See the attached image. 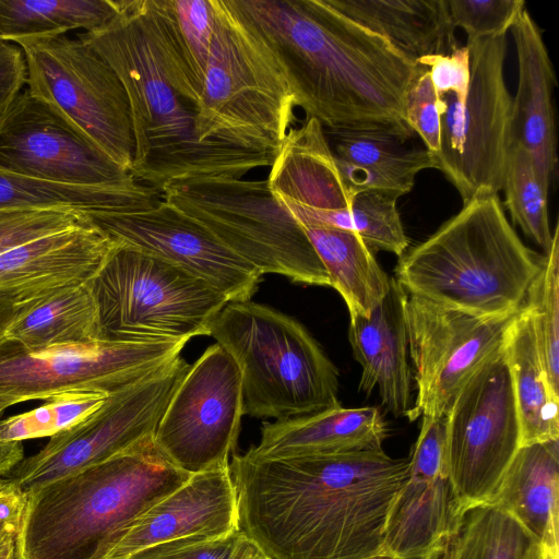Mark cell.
<instances>
[{"label":"cell","instance_id":"obj_40","mask_svg":"<svg viewBox=\"0 0 559 559\" xmlns=\"http://www.w3.org/2000/svg\"><path fill=\"white\" fill-rule=\"evenodd\" d=\"M453 26L461 27L467 40L507 35L525 9L523 0H447Z\"/></svg>","mask_w":559,"mask_h":559},{"label":"cell","instance_id":"obj_34","mask_svg":"<svg viewBox=\"0 0 559 559\" xmlns=\"http://www.w3.org/2000/svg\"><path fill=\"white\" fill-rule=\"evenodd\" d=\"M335 157L376 171L415 179L433 168L432 153L426 148H408L405 139L385 131L324 130Z\"/></svg>","mask_w":559,"mask_h":559},{"label":"cell","instance_id":"obj_45","mask_svg":"<svg viewBox=\"0 0 559 559\" xmlns=\"http://www.w3.org/2000/svg\"><path fill=\"white\" fill-rule=\"evenodd\" d=\"M26 82L23 50L11 41L0 40V115L17 97Z\"/></svg>","mask_w":559,"mask_h":559},{"label":"cell","instance_id":"obj_47","mask_svg":"<svg viewBox=\"0 0 559 559\" xmlns=\"http://www.w3.org/2000/svg\"><path fill=\"white\" fill-rule=\"evenodd\" d=\"M28 302H15L0 297V338L3 337L8 326L27 307Z\"/></svg>","mask_w":559,"mask_h":559},{"label":"cell","instance_id":"obj_37","mask_svg":"<svg viewBox=\"0 0 559 559\" xmlns=\"http://www.w3.org/2000/svg\"><path fill=\"white\" fill-rule=\"evenodd\" d=\"M397 199L388 192H359L348 211L336 214L331 227L356 234L371 251H388L400 258L409 241L396 206Z\"/></svg>","mask_w":559,"mask_h":559},{"label":"cell","instance_id":"obj_26","mask_svg":"<svg viewBox=\"0 0 559 559\" xmlns=\"http://www.w3.org/2000/svg\"><path fill=\"white\" fill-rule=\"evenodd\" d=\"M559 440L522 445L489 500L540 546L558 552Z\"/></svg>","mask_w":559,"mask_h":559},{"label":"cell","instance_id":"obj_32","mask_svg":"<svg viewBox=\"0 0 559 559\" xmlns=\"http://www.w3.org/2000/svg\"><path fill=\"white\" fill-rule=\"evenodd\" d=\"M121 0H0V40L98 29L120 11Z\"/></svg>","mask_w":559,"mask_h":559},{"label":"cell","instance_id":"obj_20","mask_svg":"<svg viewBox=\"0 0 559 559\" xmlns=\"http://www.w3.org/2000/svg\"><path fill=\"white\" fill-rule=\"evenodd\" d=\"M238 530L237 497L229 464L191 475L126 530L106 559H127L150 546Z\"/></svg>","mask_w":559,"mask_h":559},{"label":"cell","instance_id":"obj_43","mask_svg":"<svg viewBox=\"0 0 559 559\" xmlns=\"http://www.w3.org/2000/svg\"><path fill=\"white\" fill-rule=\"evenodd\" d=\"M241 535L239 530L221 536H190L159 543L127 559H229Z\"/></svg>","mask_w":559,"mask_h":559},{"label":"cell","instance_id":"obj_23","mask_svg":"<svg viewBox=\"0 0 559 559\" xmlns=\"http://www.w3.org/2000/svg\"><path fill=\"white\" fill-rule=\"evenodd\" d=\"M518 56V91L512 98L511 143L530 154L543 187L556 176L557 132L552 104L556 76L542 32L524 9L511 26Z\"/></svg>","mask_w":559,"mask_h":559},{"label":"cell","instance_id":"obj_39","mask_svg":"<svg viewBox=\"0 0 559 559\" xmlns=\"http://www.w3.org/2000/svg\"><path fill=\"white\" fill-rule=\"evenodd\" d=\"M180 53L203 87L214 33L212 0H158Z\"/></svg>","mask_w":559,"mask_h":559},{"label":"cell","instance_id":"obj_50","mask_svg":"<svg viewBox=\"0 0 559 559\" xmlns=\"http://www.w3.org/2000/svg\"><path fill=\"white\" fill-rule=\"evenodd\" d=\"M12 488L13 486L5 478H0V497L8 493Z\"/></svg>","mask_w":559,"mask_h":559},{"label":"cell","instance_id":"obj_41","mask_svg":"<svg viewBox=\"0 0 559 559\" xmlns=\"http://www.w3.org/2000/svg\"><path fill=\"white\" fill-rule=\"evenodd\" d=\"M87 222L86 215L58 210L0 211V253Z\"/></svg>","mask_w":559,"mask_h":559},{"label":"cell","instance_id":"obj_36","mask_svg":"<svg viewBox=\"0 0 559 559\" xmlns=\"http://www.w3.org/2000/svg\"><path fill=\"white\" fill-rule=\"evenodd\" d=\"M540 271L532 282L523 307L528 312L549 382L559 394V226L544 254Z\"/></svg>","mask_w":559,"mask_h":559},{"label":"cell","instance_id":"obj_25","mask_svg":"<svg viewBox=\"0 0 559 559\" xmlns=\"http://www.w3.org/2000/svg\"><path fill=\"white\" fill-rule=\"evenodd\" d=\"M388 433L386 421L378 407L338 405L264 423L259 444L248 451L265 457L369 451L382 449Z\"/></svg>","mask_w":559,"mask_h":559},{"label":"cell","instance_id":"obj_42","mask_svg":"<svg viewBox=\"0 0 559 559\" xmlns=\"http://www.w3.org/2000/svg\"><path fill=\"white\" fill-rule=\"evenodd\" d=\"M404 118L408 128L420 136L426 150L431 153L440 150L441 102L425 66L420 64L406 91Z\"/></svg>","mask_w":559,"mask_h":559},{"label":"cell","instance_id":"obj_48","mask_svg":"<svg viewBox=\"0 0 559 559\" xmlns=\"http://www.w3.org/2000/svg\"><path fill=\"white\" fill-rule=\"evenodd\" d=\"M229 559H270L250 538L241 533Z\"/></svg>","mask_w":559,"mask_h":559},{"label":"cell","instance_id":"obj_29","mask_svg":"<svg viewBox=\"0 0 559 559\" xmlns=\"http://www.w3.org/2000/svg\"><path fill=\"white\" fill-rule=\"evenodd\" d=\"M3 337L28 349L102 341L96 304L87 283L61 287L32 300Z\"/></svg>","mask_w":559,"mask_h":559},{"label":"cell","instance_id":"obj_33","mask_svg":"<svg viewBox=\"0 0 559 559\" xmlns=\"http://www.w3.org/2000/svg\"><path fill=\"white\" fill-rule=\"evenodd\" d=\"M536 545L511 515L483 503L463 514L441 555L443 559H530Z\"/></svg>","mask_w":559,"mask_h":559},{"label":"cell","instance_id":"obj_7","mask_svg":"<svg viewBox=\"0 0 559 559\" xmlns=\"http://www.w3.org/2000/svg\"><path fill=\"white\" fill-rule=\"evenodd\" d=\"M214 33L195 130L201 142L276 157L295 121V99L271 50L229 0H212Z\"/></svg>","mask_w":559,"mask_h":559},{"label":"cell","instance_id":"obj_14","mask_svg":"<svg viewBox=\"0 0 559 559\" xmlns=\"http://www.w3.org/2000/svg\"><path fill=\"white\" fill-rule=\"evenodd\" d=\"M188 341L57 345L28 349L0 338V411L71 391L111 393L180 356Z\"/></svg>","mask_w":559,"mask_h":559},{"label":"cell","instance_id":"obj_35","mask_svg":"<svg viewBox=\"0 0 559 559\" xmlns=\"http://www.w3.org/2000/svg\"><path fill=\"white\" fill-rule=\"evenodd\" d=\"M504 204L512 223L547 254L552 243L547 197L527 151L511 143L503 176Z\"/></svg>","mask_w":559,"mask_h":559},{"label":"cell","instance_id":"obj_44","mask_svg":"<svg viewBox=\"0 0 559 559\" xmlns=\"http://www.w3.org/2000/svg\"><path fill=\"white\" fill-rule=\"evenodd\" d=\"M418 64L428 69L438 96L452 93L464 103L471 81L469 51L466 46L457 47L449 55L425 57Z\"/></svg>","mask_w":559,"mask_h":559},{"label":"cell","instance_id":"obj_4","mask_svg":"<svg viewBox=\"0 0 559 559\" xmlns=\"http://www.w3.org/2000/svg\"><path fill=\"white\" fill-rule=\"evenodd\" d=\"M191 475L154 439L24 495L15 559H106L126 530Z\"/></svg>","mask_w":559,"mask_h":559},{"label":"cell","instance_id":"obj_1","mask_svg":"<svg viewBox=\"0 0 559 559\" xmlns=\"http://www.w3.org/2000/svg\"><path fill=\"white\" fill-rule=\"evenodd\" d=\"M408 468L383 449L234 454L238 530L270 559H373Z\"/></svg>","mask_w":559,"mask_h":559},{"label":"cell","instance_id":"obj_19","mask_svg":"<svg viewBox=\"0 0 559 559\" xmlns=\"http://www.w3.org/2000/svg\"><path fill=\"white\" fill-rule=\"evenodd\" d=\"M408 475L388 515L383 555L439 558L462 520L447 460L445 416L421 417Z\"/></svg>","mask_w":559,"mask_h":559},{"label":"cell","instance_id":"obj_18","mask_svg":"<svg viewBox=\"0 0 559 559\" xmlns=\"http://www.w3.org/2000/svg\"><path fill=\"white\" fill-rule=\"evenodd\" d=\"M86 217L115 245L165 260L203 280L229 301L250 300L262 280L258 270L164 200L139 211Z\"/></svg>","mask_w":559,"mask_h":559},{"label":"cell","instance_id":"obj_38","mask_svg":"<svg viewBox=\"0 0 559 559\" xmlns=\"http://www.w3.org/2000/svg\"><path fill=\"white\" fill-rule=\"evenodd\" d=\"M108 394L95 391H71L45 400L29 412L0 420V441H19L53 437L66 431L95 411Z\"/></svg>","mask_w":559,"mask_h":559},{"label":"cell","instance_id":"obj_22","mask_svg":"<svg viewBox=\"0 0 559 559\" xmlns=\"http://www.w3.org/2000/svg\"><path fill=\"white\" fill-rule=\"evenodd\" d=\"M114 247L87 221L11 248L0 253V297L22 304L61 287L85 284Z\"/></svg>","mask_w":559,"mask_h":559},{"label":"cell","instance_id":"obj_24","mask_svg":"<svg viewBox=\"0 0 559 559\" xmlns=\"http://www.w3.org/2000/svg\"><path fill=\"white\" fill-rule=\"evenodd\" d=\"M408 294L390 278L384 298L367 316L349 318L348 341L361 366L359 391L377 386L381 403L395 416L411 408L412 372L407 361L408 338L405 305Z\"/></svg>","mask_w":559,"mask_h":559},{"label":"cell","instance_id":"obj_3","mask_svg":"<svg viewBox=\"0 0 559 559\" xmlns=\"http://www.w3.org/2000/svg\"><path fill=\"white\" fill-rule=\"evenodd\" d=\"M79 37L124 87L134 142L131 174L141 183L162 193L171 182L243 178L273 164L272 154L198 139L202 85L170 35L158 0H121L109 23Z\"/></svg>","mask_w":559,"mask_h":559},{"label":"cell","instance_id":"obj_2","mask_svg":"<svg viewBox=\"0 0 559 559\" xmlns=\"http://www.w3.org/2000/svg\"><path fill=\"white\" fill-rule=\"evenodd\" d=\"M271 50L296 107L324 130L413 135L404 98L420 64L325 0H229Z\"/></svg>","mask_w":559,"mask_h":559},{"label":"cell","instance_id":"obj_17","mask_svg":"<svg viewBox=\"0 0 559 559\" xmlns=\"http://www.w3.org/2000/svg\"><path fill=\"white\" fill-rule=\"evenodd\" d=\"M0 169L69 186L143 185L111 160L59 108L28 88L0 115Z\"/></svg>","mask_w":559,"mask_h":559},{"label":"cell","instance_id":"obj_28","mask_svg":"<svg viewBox=\"0 0 559 559\" xmlns=\"http://www.w3.org/2000/svg\"><path fill=\"white\" fill-rule=\"evenodd\" d=\"M503 350L520 419L521 447L559 440V394L549 382L524 307L508 328Z\"/></svg>","mask_w":559,"mask_h":559},{"label":"cell","instance_id":"obj_15","mask_svg":"<svg viewBox=\"0 0 559 559\" xmlns=\"http://www.w3.org/2000/svg\"><path fill=\"white\" fill-rule=\"evenodd\" d=\"M243 408L241 374L218 343L190 365L154 436L157 449L193 475L229 464Z\"/></svg>","mask_w":559,"mask_h":559},{"label":"cell","instance_id":"obj_8","mask_svg":"<svg viewBox=\"0 0 559 559\" xmlns=\"http://www.w3.org/2000/svg\"><path fill=\"white\" fill-rule=\"evenodd\" d=\"M87 285L96 304L100 340L111 343L210 335L212 322L229 302L189 272L119 245Z\"/></svg>","mask_w":559,"mask_h":559},{"label":"cell","instance_id":"obj_30","mask_svg":"<svg viewBox=\"0 0 559 559\" xmlns=\"http://www.w3.org/2000/svg\"><path fill=\"white\" fill-rule=\"evenodd\" d=\"M163 200L154 188L69 186L23 177L0 169V211L58 210L81 214L131 212Z\"/></svg>","mask_w":559,"mask_h":559},{"label":"cell","instance_id":"obj_9","mask_svg":"<svg viewBox=\"0 0 559 559\" xmlns=\"http://www.w3.org/2000/svg\"><path fill=\"white\" fill-rule=\"evenodd\" d=\"M163 200L199 223L262 275L330 286L305 230L271 191L267 180L206 178L176 181Z\"/></svg>","mask_w":559,"mask_h":559},{"label":"cell","instance_id":"obj_52","mask_svg":"<svg viewBox=\"0 0 559 559\" xmlns=\"http://www.w3.org/2000/svg\"><path fill=\"white\" fill-rule=\"evenodd\" d=\"M373 559H395V558L386 556V555H381V556H378V557H376Z\"/></svg>","mask_w":559,"mask_h":559},{"label":"cell","instance_id":"obj_10","mask_svg":"<svg viewBox=\"0 0 559 559\" xmlns=\"http://www.w3.org/2000/svg\"><path fill=\"white\" fill-rule=\"evenodd\" d=\"M471 81L464 103L454 94L441 102L440 150L433 168L455 187L463 204L481 195L498 194L511 145L512 97L503 64L507 37L467 40Z\"/></svg>","mask_w":559,"mask_h":559},{"label":"cell","instance_id":"obj_51","mask_svg":"<svg viewBox=\"0 0 559 559\" xmlns=\"http://www.w3.org/2000/svg\"><path fill=\"white\" fill-rule=\"evenodd\" d=\"M542 549V559H558V552Z\"/></svg>","mask_w":559,"mask_h":559},{"label":"cell","instance_id":"obj_21","mask_svg":"<svg viewBox=\"0 0 559 559\" xmlns=\"http://www.w3.org/2000/svg\"><path fill=\"white\" fill-rule=\"evenodd\" d=\"M270 168L271 191L301 227H330L357 194L343 180L324 129L314 118L288 131Z\"/></svg>","mask_w":559,"mask_h":559},{"label":"cell","instance_id":"obj_31","mask_svg":"<svg viewBox=\"0 0 559 559\" xmlns=\"http://www.w3.org/2000/svg\"><path fill=\"white\" fill-rule=\"evenodd\" d=\"M302 229L328 273L330 286L344 299L349 318L367 317L386 295L391 278L373 251L347 230L325 226Z\"/></svg>","mask_w":559,"mask_h":559},{"label":"cell","instance_id":"obj_16","mask_svg":"<svg viewBox=\"0 0 559 559\" xmlns=\"http://www.w3.org/2000/svg\"><path fill=\"white\" fill-rule=\"evenodd\" d=\"M514 317H477L408 295L405 321L417 391L408 420L447 416L468 379L502 347Z\"/></svg>","mask_w":559,"mask_h":559},{"label":"cell","instance_id":"obj_27","mask_svg":"<svg viewBox=\"0 0 559 559\" xmlns=\"http://www.w3.org/2000/svg\"><path fill=\"white\" fill-rule=\"evenodd\" d=\"M326 4L385 39L412 63L449 55L456 44L447 0H325Z\"/></svg>","mask_w":559,"mask_h":559},{"label":"cell","instance_id":"obj_6","mask_svg":"<svg viewBox=\"0 0 559 559\" xmlns=\"http://www.w3.org/2000/svg\"><path fill=\"white\" fill-rule=\"evenodd\" d=\"M210 335L239 368L243 415L278 420L341 405L337 367L292 317L251 300L229 301Z\"/></svg>","mask_w":559,"mask_h":559},{"label":"cell","instance_id":"obj_5","mask_svg":"<svg viewBox=\"0 0 559 559\" xmlns=\"http://www.w3.org/2000/svg\"><path fill=\"white\" fill-rule=\"evenodd\" d=\"M544 258L522 242L499 195H481L406 250L394 278L409 296L502 318L521 310Z\"/></svg>","mask_w":559,"mask_h":559},{"label":"cell","instance_id":"obj_11","mask_svg":"<svg viewBox=\"0 0 559 559\" xmlns=\"http://www.w3.org/2000/svg\"><path fill=\"white\" fill-rule=\"evenodd\" d=\"M190 365L173 361L108 394L104 404L74 427L24 457L5 478L26 495L154 439L157 426Z\"/></svg>","mask_w":559,"mask_h":559},{"label":"cell","instance_id":"obj_12","mask_svg":"<svg viewBox=\"0 0 559 559\" xmlns=\"http://www.w3.org/2000/svg\"><path fill=\"white\" fill-rule=\"evenodd\" d=\"M28 90L71 119L111 160L131 173L133 133L124 87L86 41L66 34L17 40Z\"/></svg>","mask_w":559,"mask_h":559},{"label":"cell","instance_id":"obj_49","mask_svg":"<svg viewBox=\"0 0 559 559\" xmlns=\"http://www.w3.org/2000/svg\"><path fill=\"white\" fill-rule=\"evenodd\" d=\"M16 533H9L0 537V559H15Z\"/></svg>","mask_w":559,"mask_h":559},{"label":"cell","instance_id":"obj_13","mask_svg":"<svg viewBox=\"0 0 559 559\" xmlns=\"http://www.w3.org/2000/svg\"><path fill=\"white\" fill-rule=\"evenodd\" d=\"M447 460L460 510L489 502L521 448L503 345L468 379L447 416Z\"/></svg>","mask_w":559,"mask_h":559},{"label":"cell","instance_id":"obj_46","mask_svg":"<svg viewBox=\"0 0 559 559\" xmlns=\"http://www.w3.org/2000/svg\"><path fill=\"white\" fill-rule=\"evenodd\" d=\"M2 411H0V420ZM24 459L23 443L0 441V478L5 477Z\"/></svg>","mask_w":559,"mask_h":559}]
</instances>
